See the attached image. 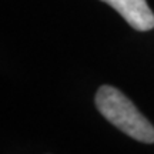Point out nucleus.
Instances as JSON below:
<instances>
[{
	"label": "nucleus",
	"mask_w": 154,
	"mask_h": 154,
	"mask_svg": "<svg viewBox=\"0 0 154 154\" xmlns=\"http://www.w3.org/2000/svg\"><path fill=\"white\" fill-rule=\"evenodd\" d=\"M96 106L100 114L124 134L141 143H154V127L120 90L101 86L96 93Z\"/></svg>",
	"instance_id": "nucleus-1"
},
{
	"label": "nucleus",
	"mask_w": 154,
	"mask_h": 154,
	"mask_svg": "<svg viewBox=\"0 0 154 154\" xmlns=\"http://www.w3.org/2000/svg\"><path fill=\"white\" fill-rule=\"evenodd\" d=\"M111 6L133 29L149 32L154 29V13L146 0H101Z\"/></svg>",
	"instance_id": "nucleus-2"
}]
</instances>
